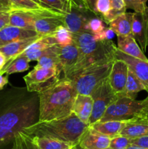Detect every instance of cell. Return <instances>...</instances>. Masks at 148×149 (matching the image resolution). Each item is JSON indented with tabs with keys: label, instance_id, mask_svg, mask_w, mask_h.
<instances>
[{
	"label": "cell",
	"instance_id": "obj_1",
	"mask_svg": "<svg viewBox=\"0 0 148 149\" xmlns=\"http://www.w3.org/2000/svg\"><path fill=\"white\" fill-rule=\"evenodd\" d=\"M72 80L62 77L44 91L39 93V122L66 117L72 113L77 95Z\"/></svg>",
	"mask_w": 148,
	"mask_h": 149
},
{
	"label": "cell",
	"instance_id": "obj_2",
	"mask_svg": "<svg viewBox=\"0 0 148 149\" xmlns=\"http://www.w3.org/2000/svg\"><path fill=\"white\" fill-rule=\"evenodd\" d=\"M88 127L72 113L62 119L39 121L25 128L23 132L30 137H46L77 146Z\"/></svg>",
	"mask_w": 148,
	"mask_h": 149
},
{
	"label": "cell",
	"instance_id": "obj_3",
	"mask_svg": "<svg viewBox=\"0 0 148 149\" xmlns=\"http://www.w3.org/2000/svg\"><path fill=\"white\" fill-rule=\"evenodd\" d=\"M73 41L78 48V59L70 74L71 79L82 70L97 63L115 59V52L117 46L113 41L98 42L89 32L73 34Z\"/></svg>",
	"mask_w": 148,
	"mask_h": 149
},
{
	"label": "cell",
	"instance_id": "obj_4",
	"mask_svg": "<svg viewBox=\"0 0 148 149\" xmlns=\"http://www.w3.org/2000/svg\"><path fill=\"white\" fill-rule=\"evenodd\" d=\"M36 104L28 100L15 106L0 116V145L14 140L16 135L33 124Z\"/></svg>",
	"mask_w": 148,
	"mask_h": 149
},
{
	"label": "cell",
	"instance_id": "obj_5",
	"mask_svg": "<svg viewBox=\"0 0 148 149\" xmlns=\"http://www.w3.org/2000/svg\"><path fill=\"white\" fill-rule=\"evenodd\" d=\"M115 60L94 64L70 79L72 80L77 93L90 95L93 90L109 77Z\"/></svg>",
	"mask_w": 148,
	"mask_h": 149
},
{
	"label": "cell",
	"instance_id": "obj_6",
	"mask_svg": "<svg viewBox=\"0 0 148 149\" xmlns=\"http://www.w3.org/2000/svg\"><path fill=\"white\" fill-rule=\"evenodd\" d=\"M147 106L148 97L142 100L126 97H119L108 106L100 122H126L138 117Z\"/></svg>",
	"mask_w": 148,
	"mask_h": 149
},
{
	"label": "cell",
	"instance_id": "obj_7",
	"mask_svg": "<svg viewBox=\"0 0 148 149\" xmlns=\"http://www.w3.org/2000/svg\"><path fill=\"white\" fill-rule=\"evenodd\" d=\"M90 95L93 99V110L89 122V126L99 122L108 106L119 97L112 90L109 84L108 77L102 81Z\"/></svg>",
	"mask_w": 148,
	"mask_h": 149
},
{
	"label": "cell",
	"instance_id": "obj_8",
	"mask_svg": "<svg viewBox=\"0 0 148 149\" xmlns=\"http://www.w3.org/2000/svg\"><path fill=\"white\" fill-rule=\"evenodd\" d=\"M62 71L58 68H43L35 66L24 77L27 90L29 92L40 93L53 85L59 79Z\"/></svg>",
	"mask_w": 148,
	"mask_h": 149
},
{
	"label": "cell",
	"instance_id": "obj_9",
	"mask_svg": "<svg viewBox=\"0 0 148 149\" xmlns=\"http://www.w3.org/2000/svg\"><path fill=\"white\" fill-rule=\"evenodd\" d=\"M64 15L50 10H44L38 15L34 23V29L39 37L53 36L57 29L64 26Z\"/></svg>",
	"mask_w": 148,
	"mask_h": 149
},
{
	"label": "cell",
	"instance_id": "obj_10",
	"mask_svg": "<svg viewBox=\"0 0 148 149\" xmlns=\"http://www.w3.org/2000/svg\"><path fill=\"white\" fill-rule=\"evenodd\" d=\"M131 34L139 42L142 52H146L148 46V7L143 13H133Z\"/></svg>",
	"mask_w": 148,
	"mask_h": 149
},
{
	"label": "cell",
	"instance_id": "obj_11",
	"mask_svg": "<svg viewBox=\"0 0 148 149\" xmlns=\"http://www.w3.org/2000/svg\"><path fill=\"white\" fill-rule=\"evenodd\" d=\"M129 66L124 61L115 59L108 77L109 84L113 91L118 97H122L127 79Z\"/></svg>",
	"mask_w": 148,
	"mask_h": 149
},
{
	"label": "cell",
	"instance_id": "obj_12",
	"mask_svg": "<svg viewBox=\"0 0 148 149\" xmlns=\"http://www.w3.org/2000/svg\"><path fill=\"white\" fill-rule=\"evenodd\" d=\"M115 59L124 61L129 66V69L133 73L138 79L142 82L145 90L148 92V62L129 56L116 48L115 52Z\"/></svg>",
	"mask_w": 148,
	"mask_h": 149
},
{
	"label": "cell",
	"instance_id": "obj_13",
	"mask_svg": "<svg viewBox=\"0 0 148 149\" xmlns=\"http://www.w3.org/2000/svg\"><path fill=\"white\" fill-rule=\"evenodd\" d=\"M78 48L75 42L65 47H58V58L64 77L68 78L72 70L76 65L78 59Z\"/></svg>",
	"mask_w": 148,
	"mask_h": 149
},
{
	"label": "cell",
	"instance_id": "obj_14",
	"mask_svg": "<svg viewBox=\"0 0 148 149\" xmlns=\"http://www.w3.org/2000/svg\"><path fill=\"white\" fill-rule=\"evenodd\" d=\"M111 138L96 132L88 127L80 138L77 146L81 149H107Z\"/></svg>",
	"mask_w": 148,
	"mask_h": 149
},
{
	"label": "cell",
	"instance_id": "obj_15",
	"mask_svg": "<svg viewBox=\"0 0 148 149\" xmlns=\"http://www.w3.org/2000/svg\"><path fill=\"white\" fill-rule=\"evenodd\" d=\"M44 10L39 11H24V10H12L10 12V26L26 30L35 31L34 23L38 15Z\"/></svg>",
	"mask_w": 148,
	"mask_h": 149
},
{
	"label": "cell",
	"instance_id": "obj_16",
	"mask_svg": "<svg viewBox=\"0 0 148 149\" xmlns=\"http://www.w3.org/2000/svg\"><path fill=\"white\" fill-rule=\"evenodd\" d=\"M37 36L35 31L26 30L9 25L0 31V47Z\"/></svg>",
	"mask_w": 148,
	"mask_h": 149
},
{
	"label": "cell",
	"instance_id": "obj_17",
	"mask_svg": "<svg viewBox=\"0 0 148 149\" xmlns=\"http://www.w3.org/2000/svg\"><path fill=\"white\" fill-rule=\"evenodd\" d=\"M93 110V99L91 95L77 94L72 107V113L80 120L89 125Z\"/></svg>",
	"mask_w": 148,
	"mask_h": 149
},
{
	"label": "cell",
	"instance_id": "obj_18",
	"mask_svg": "<svg viewBox=\"0 0 148 149\" xmlns=\"http://www.w3.org/2000/svg\"><path fill=\"white\" fill-rule=\"evenodd\" d=\"M84 13V12L73 9L69 14L64 15V26L73 34H78L87 31L86 25L89 19L86 17Z\"/></svg>",
	"mask_w": 148,
	"mask_h": 149
},
{
	"label": "cell",
	"instance_id": "obj_19",
	"mask_svg": "<svg viewBox=\"0 0 148 149\" xmlns=\"http://www.w3.org/2000/svg\"><path fill=\"white\" fill-rule=\"evenodd\" d=\"M117 48L123 53L148 62V58L145 55L140 47L138 45L132 35L129 36H118Z\"/></svg>",
	"mask_w": 148,
	"mask_h": 149
},
{
	"label": "cell",
	"instance_id": "obj_20",
	"mask_svg": "<svg viewBox=\"0 0 148 149\" xmlns=\"http://www.w3.org/2000/svg\"><path fill=\"white\" fill-rule=\"evenodd\" d=\"M130 139L148 135V121L142 118L136 117L126 121V125L120 133Z\"/></svg>",
	"mask_w": 148,
	"mask_h": 149
},
{
	"label": "cell",
	"instance_id": "obj_21",
	"mask_svg": "<svg viewBox=\"0 0 148 149\" xmlns=\"http://www.w3.org/2000/svg\"><path fill=\"white\" fill-rule=\"evenodd\" d=\"M39 36L28 38V39L19 40L17 42H12V43L6 45L4 46L0 47V52L6 57L7 58V63H10L12 60H14L16 57L18 56L21 53H23L26 49L28 48L30 45L36 42L39 39Z\"/></svg>",
	"mask_w": 148,
	"mask_h": 149
},
{
	"label": "cell",
	"instance_id": "obj_22",
	"mask_svg": "<svg viewBox=\"0 0 148 149\" xmlns=\"http://www.w3.org/2000/svg\"><path fill=\"white\" fill-rule=\"evenodd\" d=\"M28 139L33 149H71L75 146L68 143L46 137L28 136Z\"/></svg>",
	"mask_w": 148,
	"mask_h": 149
},
{
	"label": "cell",
	"instance_id": "obj_23",
	"mask_svg": "<svg viewBox=\"0 0 148 149\" xmlns=\"http://www.w3.org/2000/svg\"><path fill=\"white\" fill-rule=\"evenodd\" d=\"M125 125H126V122H122V121H107V122L99 121L89 127L102 135L113 138L120 135Z\"/></svg>",
	"mask_w": 148,
	"mask_h": 149
},
{
	"label": "cell",
	"instance_id": "obj_24",
	"mask_svg": "<svg viewBox=\"0 0 148 149\" xmlns=\"http://www.w3.org/2000/svg\"><path fill=\"white\" fill-rule=\"evenodd\" d=\"M133 13H124L115 17L109 26L118 36H129L131 34Z\"/></svg>",
	"mask_w": 148,
	"mask_h": 149
},
{
	"label": "cell",
	"instance_id": "obj_25",
	"mask_svg": "<svg viewBox=\"0 0 148 149\" xmlns=\"http://www.w3.org/2000/svg\"><path fill=\"white\" fill-rule=\"evenodd\" d=\"M58 47L59 45H56L52 47L49 48L46 53L38 60L37 64L35 66L47 69L58 68L62 71L58 58Z\"/></svg>",
	"mask_w": 148,
	"mask_h": 149
},
{
	"label": "cell",
	"instance_id": "obj_26",
	"mask_svg": "<svg viewBox=\"0 0 148 149\" xmlns=\"http://www.w3.org/2000/svg\"><path fill=\"white\" fill-rule=\"evenodd\" d=\"M39 1L44 9L62 15L69 14L74 9L73 4L68 0H39Z\"/></svg>",
	"mask_w": 148,
	"mask_h": 149
},
{
	"label": "cell",
	"instance_id": "obj_27",
	"mask_svg": "<svg viewBox=\"0 0 148 149\" xmlns=\"http://www.w3.org/2000/svg\"><path fill=\"white\" fill-rule=\"evenodd\" d=\"M142 90H145L144 85L133 73L129 69L125 90L122 97L135 99L138 93Z\"/></svg>",
	"mask_w": 148,
	"mask_h": 149
},
{
	"label": "cell",
	"instance_id": "obj_28",
	"mask_svg": "<svg viewBox=\"0 0 148 149\" xmlns=\"http://www.w3.org/2000/svg\"><path fill=\"white\" fill-rule=\"evenodd\" d=\"M29 61L26 59L23 53L16 57L14 60L7 63L0 73L2 74H6L7 75H10L15 73H20L26 71L29 69Z\"/></svg>",
	"mask_w": 148,
	"mask_h": 149
},
{
	"label": "cell",
	"instance_id": "obj_29",
	"mask_svg": "<svg viewBox=\"0 0 148 149\" xmlns=\"http://www.w3.org/2000/svg\"><path fill=\"white\" fill-rule=\"evenodd\" d=\"M9 1L11 3L12 10L39 11V10H46L32 0H9Z\"/></svg>",
	"mask_w": 148,
	"mask_h": 149
},
{
	"label": "cell",
	"instance_id": "obj_30",
	"mask_svg": "<svg viewBox=\"0 0 148 149\" xmlns=\"http://www.w3.org/2000/svg\"><path fill=\"white\" fill-rule=\"evenodd\" d=\"M57 45L65 47L73 43V33L64 26H61L57 29L53 34Z\"/></svg>",
	"mask_w": 148,
	"mask_h": 149
},
{
	"label": "cell",
	"instance_id": "obj_31",
	"mask_svg": "<svg viewBox=\"0 0 148 149\" xmlns=\"http://www.w3.org/2000/svg\"><path fill=\"white\" fill-rule=\"evenodd\" d=\"M112 7L110 0H97L95 4L96 15H100L104 22L107 23L108 17L111 13Z\"/></svg>",
	"mask_w": 148,
	"mask_h": 149
},
{
	"label": "cell",
	"instance_id": "obj_32",
	"mask_svg": "<svg viewBox=\"0 0 148 149\" xmlns=\"http://www.w3.org/2000/svg\"><path fill=\"white\" fill-rule=\"evenodd\" d=\"M57 45L56 40L53 36H44V37H40L39 39L33 42L32 45L28 47V48H33V49H41V50H45L49 48L52 47L55 45Z\"/></svg>",
	"mask_w": 148,
	"mask_h": 149
},
{
	"label": "cell",
	"instance_id": "obj_33",
	"mask_svg": "<svg viewBox=\"0 0 148 149\" xmlns=\"http://www.w3.org/2000/svg\"><path fill=\"white\" fill-rule=\"evenodd\" d=\"M112 10L107 23L109 24L115 17L126 13V8L123 0H110Z\"/></svg>",
	"mask_w": 148,
	"mask_h": 149
},
{
	"label": "cell",
	"instance_id": "obj_34",
	"mask_svg": "<svg viewBox=\"0 0 148 149\" xmlns=\"http://www.w3.org/2000/svg\"><path fill=\"white\" fill-rule=\"evenodd\" d=\"M130 138L123 135H118L111 138L110 146V149H127L131 146Z\"/></svg>",
	"mask_w": 148,
	"mask_h": 149
},
{
	"label": "cell",
	"instance_id": "obj_35",
	"mask_svg": "<svg viewBox=\"0 0 148 149\" xmlns=\"http://www.w3.org/2000/svg\"><path fill=\"white\" fill-rule=\"evenodd\" d=\"M105 29L104 25V22L102 20L98 17L89 19L86 25L87 31L91 33V34L95 35L100 33Z\"/></svg>",
	"mask_w": 148,
	"mask_h": 149
},
{
	"label": "cell",
	"instance_id": "obj_36",
	"mask_svg": "<svg viewBox=\"0 0 148 149\" xmlns=\"http://www.w3.org/2000/svg\"><path fill=\"white\" fill-rule=\"evenodd\" d=\"M126 9H131L134 13H143L147 8V1L148 0H123Z\"/></svg>",
	"mask_w": 148,
	"mask_h": 149
},
{
	"label": "cell",
	"instance_id": "obj_37",
	"mask_svg": "<svg viewBox=\"0 0 148 149\" xmlns=\"http://www.w3.org/2000/svg\"><path fill=\"white\" fill-rule=\"evenodd\" d=\"M47 50L48 49L45 50H41V49H33V48H28L23 52V54L26 57V59L29 62H30L33 61H38L41 57L46 53Z\"/></svg>",
	"mask_w": 148,
	"mask_h": 149
},
{
	"label": "cell",
	"instance_id": "obj_38",
	"mask_svg": "<svg viewBox=\"0 0 148 149\" xmlns=\"http://www.w3.org/2000/svg\"><path fill=\"white\" fill-rule=\"evenodd\" d=\"M14 149H28L27 144V137L23 132L17 134L13 140Z\"/></svg>",
	"mask_w": 148,
	"mask_h": 149
},
{
	"label": "cell",
	"instance_id": "obj_39",
	"mask_svg": "<svg viewBox=\"0 0 148 149\" xmlns=\"http://www.w3.org/2000/svg\"><path fill=\"white\" fill-rule=\"evenodd\" d=\"M115 33H114L113 30L109 28H105L104 30L100 33L94 35V38L95 40L98 42H105V41H112V39L114 38Z\"/></svg>",
	"mask_w": 148,
	"mask_h": 149
},
{
	"label": "cell",
	"instance_id": "obj_40",
	"mask_svg": "<svg viewBox=\"0 0 148 149\" xmlns=\"http://www.w3.org/2000/svg\"><path fill=\"white\" fill-rule=\"evenodd\" d=\"M131 145L148 148V135L131 140Z\"/></svg>",
	"mask_w": 148,
	"mask_h": 149
},
{
	"label": "cell",
	"instance_id": "obj_41",
	"mask_svg": "<svg viewBox=\"0 0 148 149\" xmlns=\"http://www.w3.org/2000/svg\"><path fill=\"white\" fill-rule=\"evenodd\" d=\"M10 12H0V31L10 25Z\"/></svg>",
	"mask_w": 148,
	"mask_h": 149
},
{
	"label": "cell",
	"instance_id": "obj_42",
	"mask_svg": "<svg viewBox=\"0 0 148 149\" xmlns=\"http://www.w3.org/2000/svg\"><path fill=\"white\" fill-rule=\"evenodd\" d=\"M12 7L9 0H0V12H11Z\"/></svg>",
	"mask_w": 148,
	"mask_h": 149
},
{
	"label": "cell",
	"instance_id": "obj_43",
	"mask_svg": "<svg viewBox=\"0 0 148 149\" xmlns=\"http://www.w3.org/2000/svg\"><path fill=\"white\" fill-rule=\"evenodd\" d=\"M97 0H85L86 5L88 7L89 11L93 14L96 15L95 13V4Z\"/></svg>",
	"mask_w": 148,
	"mask_h": 149
},
{
	"label": "cell",
	"instance_id": "obj_44",
	"mask_svg": "<svg viewBox=\"0 0 148 149\" xmlns=\"http://www.w3.org/2000/svg\"><path fill=\"white\" fill-rule=\"evenodd\" d=\"M8 75L4 76L0 73V90L4 88V86L8 83Z\"/></svg>",
	"mask_w": 148,
	"mask_h": 149
},
{
	"label": "cell",
	"instance_id": "obj_45",
	"mask_svg": "<svg viewBox=\"0 0 148 149\" xmlns=\"http://www.w3.org/2000/svg\"><path fill=\"white\" fill-rule=\"evenodd\" d=\"M7 58L6 57L0 52V71L4 68L5 65L7 64Z\"/></svg>",
	"mask_w": 148,
	"mask_h": 149
},
{
	"label": "cell",
	"instance_id": "obj_46",
	"mask_svg": "<svg viewBox=\"0 0 148 149\" xmlns=\"http://www.w3.org/2000/svg\"><path fill=\"white\" fill-rule=\"evenodd\" d=\"M138 117L142 118L144 119H146V120L148 121V106L147 108H145L143 110V111L141 113V114L139 115Z\"/></svg>",
	"mask_w": 148,
	"mask_h": 149
},
{
	"label": "cell",
	"instance_id": "obj_47",
	"mask_svg": "<svg viewBox=\"0 0 148 149\" xmlns=\"http://www.w3.org/2000/svg\"><path fill=\"white\" fill-rule=\"evenodd\" d=\"M127 149H148L146 148H142V147H138V146H132L131 145Z\"/></svg>",
	"mask_w": 148,
	"mask_h": 149
},
{
	"label": "cell",
	"instance_id": "obj_48",
	"mask_svg": "<svg viewBox=\"0 0 148 149\" xmlns=\"http://www.w3.org/2000/svg\"><path fill=\"white\" fill-rule=\"evenodd\" d=\"M32 1H34V2H36V4H39V5H40L41 7V3H40V1H39V0H32ZM43 8H44V7H43Z\"/></svg>",
	"mask_w": 148,
	"mask_h": 149
},
{
	"label": "cell",
	"instance_id": "obj_49",
	"mask_svg": "<svg viewBox=\"0 0 148 149\" xmlns=\"http://www.w3.org/2000/svg\"><path fill=\"white\" fill-rule=\"evenodd\" d=\"M26 137H27V135H26ZM27 144H28V148L30 149V146H29V143H28V137H27Z\"/></svg>",
	"mask_w": 148,
	"mask_h": 149
},
{
	"label": "cell",
	"instance_id": "obj_50",
	"mask_svg": "<svg viewBox=\"0 0 148 149\" xmlns=\"http://www.w3.org/2000/svg\"><path fill=\"white\" fill-rule=\"evenodd\" d=\"M71 149H78V147H77L76 146H73V148H71Z\"/></svg>",
	"mask_w": 148,
	"mask_h": 149
},
{
	"label": "cell",
	"instance_id": "obj_51",
	"mask_svg": "<svg viewBox=\"0 0 148 149\" xmlns=\"http://www.w3.org/2000/svg\"><path fill=\"white\" fill-rule=\"evenodd\" d=\"M27 137H28V136H27ZM28 143H29V141H28ZM29 146H30V149H33V148H32V147H31V146H30V143H29Z\"/></svg>",
	"mask_w": 148,
	"mask_h": 149
},
{
	"label": "cell",
	"instance_id": "obj_52",
	"mask_svg": "<svg viewBox=\"0 0 148 149\" xmlns=\"http://www.w3.org/2000/svg\"><path fill=\"white\" fill-rule=\"evenodd\" d=\"M77 147H78V146H77ZM78 149H81V148H78ZM107 149H110V148H107Z\"/></svg>",
	"mask_w": 148,
	"mask_h": 149
},
{
	"label": "cell",
	"instance_id": "obj_53",
	"mask_svg": "<svg viewBox=\"0 0 148 149\" xmlns=\"http://www.w3.org/2000/svg\"><path fill=\"white\" fill-rule=\"evenodd\" d=\"M12 149H14V148H12Z\"/></svg>",
	"mask_w": 148,
	"mask_h": 149
}]
</instances>
